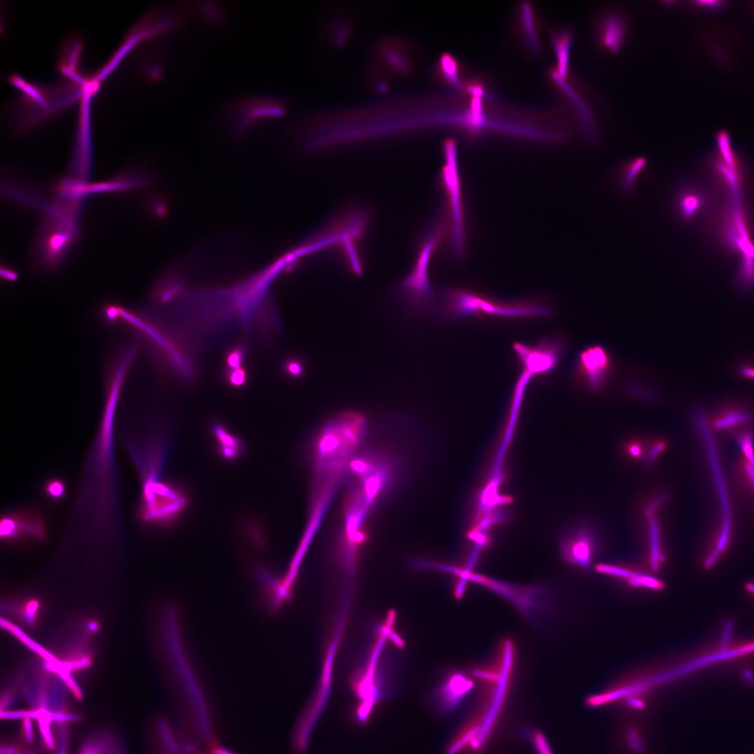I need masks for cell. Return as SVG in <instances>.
<instances>
[{"label": "cell", "mask_w": 754, "mask_h": 754, "mask_svg": "<svg viewBox=\"0 0 754 754\" xmlns=\"http://www.w3.org/2000/svg\"><path fill=\"white\" fill-rule=\"evenodd\" d=\"M339 547L360 553L368 538V523L376 507L391 491L394 483L384 469L373 465L354 468L348 475Z\"/></svg>", "instance_id": "cell-1"}, {"label": "cell", "mask_w": 754, "mask_h": 754, "mask_svg": "<svg viewBox=\"0 0 754 754\" xmlns=\"http://www.w3.org/2000/svg\"><path fill=\"white\" fill-rule=\"evenodd\" d=\"M516 662V647L511 639L500 644L491 665L474 667L471 674L481 683L478 704L463 726L487 745L497 728L509 696Z\"/></svg>", "instance_id": "cell-2"}, {"label": "cell", "mask_w": 754, "mask_h": 754, "mask_svg": "<svg viewBox=\"0 0 754 754\" xmlns=\"http://www.w3.org/2000/svg\"><path fill=\"white\" fill-rule=\"evenodd\" d=\"M440 314L449 321L466 318L526 319L549 318L554 310L538 299L500 301L465 289L444 291L437 308Z\"/></svg>", "instance_id": "cell-3"}, {"label": "cell", "mask_w": 754, "mask_h": 754, "mask_svg": "<svg viewBox=\"0 0 754 754\" xmlns=\"http://www.w3.org/2000/svg\"><path fill=\"white\" fill-rule=\"evenodd\" d=\"M392 625L389 622L385 624L368 663L360 666L350 681L354 697L350 716L359 727L368 725L380 706L392 698L399 688L395 675L388 668L379 665L385 643L395 634Z\"/></svg>", "instance_id": "cell-4"}, {"label": "cell", "mask_w": 754, "mask_h": 754, "mask_svg": "<svg viewBox=\"0 0 754 754\" xmlns=\"http://www.w3.org/2000/svg\"><path fill=\"white\" fill-rule=\"evenodd\" d=\"M180 613L164 614L163 635L166 665L175 683L191 704L200 735L211 739V728L205 699L184 642Z\"/></svg>", "instance_id": "cell-5"}, {"label": "cell", "mask_w": 754, "mask_h": 754, "mask_svg": "<svg viewBox=\"0 0 754 754\" xmlns=\"http://www.w3.org/2000/svg\"><path fill=\"white\" fill-rule=\"evenodd\" d=\"M437 570L453 575L459 578L456 592L463 594L468 583H474L493 592L511 604L533 625H538L546 613L549 612L550 596L541 585H522L478 574L464 572L459 567L439 564Z\"/></svg>", "instance_id": "cell-6"}, {"label": "cell", "mask_w": 754, "mask_h": 754, "mask_svg": "<svg viewBox=\"0 0 754 754\" xmlns=\"http://www.w3.org/2000/svg\"><path fill=\"white\" fill-rule=\"evenodd\" d=\"M159 474V471L144 473L140 515L147 524L168 527L180 519L189 501L181 488L160 479Z\"/></svg>", "instance_id": "cell-7"}, {"label": "cell", "mask_w": 754, "mask_h": 754, "mask_svg": "<svg viewBox=\"0 0 754 754\" xmlns=\"http://www.w3.org/2000/svg\"><path fill=\"white\" fill-rule=\"evenodd\" d=\"M287 111V104L279 98L246 96L231 102L225 108L223 120L232 135L241 138L258 126L284 117Z\"/></svg>", "instance_id": "cell-8"}, {"label": "cell", "mask_w": 754, "mask_h": 754, "mask_svg": "<svg viewBox=\"0 0 754 754\" xmlns=\"http://www.w3.org/2000/svg\"><path fill=\"white\" fill-rule=\"evenodd\" d=\"M443 151L445 164L442 171V182L448 201L452 249L453 254L459 260L463 257L465 251V227L455 141L447 140L444 144Z\"/></svg>", "instance_id": "cell-9"}, {"label": "cell", "mask_w": 754, "mask_h": 754, "mask_svg": "<svg viewBox=\"0 0 754 754\" xmlns=\"http://www.w3.org/2000/svg\"><path fill=\"white\" fill-rule=\"evenodd\" d=\"M445 232L444 222L437 223L429 231L420 247L413 270L400 285L411 304L417 308L430 306L434 299L429 279V266L433 254Z\"/></svg>", "instance_id": "cell-10"}, {"label": "cell", "mask_w": 754, "mask_h": 754, "mask_svg": "<svg viewBox=\"0 0 754 754\" xmlns=\"http://www.w3.org/2000/svg\"><path fill=\"white\" fill-rule=\"evenodd\" d=\"M474 685V681L464 670L453 668L446 671L431 695L432 708L442 716L452 714L464 703Z\"/></svg>", "instance_id": "cell-11"}, {"label": "cell", "mask_w": 754, "mask_h": 754, "mask_svg": "<svg viewBox=\"0 0 754 754\" xmlns=\"http://www.w3.org/2000/svg\"><path fill=\"white\" fill-rule=\"evenodd\" d=\"M77 234L75 219L62 218L46 227L39 243L38 249L43 262L49 267H55L63 261L73 247Z\"/></svg>", "instance_id": "cell-12"}, {"label": "cell", "mask_w": 754, "mask_h": 754, "mask_svg": "<svg viewBox=\"0 0 754 754\" xmlns=\"http://www.w3.org/2000/svg\"><path fill=\"white\" fill-rule=\"evenodd\" d=\"M599 549L596 533L590 526L579 525L565 533L560 543L563 558L569 565L589 569Z\"/></svg>", "instance_id": "cell-13"}, {"label": "cell", "mask_w": 754, "mask_h": 754, "mask_svg": "<svg viewBox=\"0 0 754 754\" xmlns=\"http://www.w3.org/2000/svg\"><path fill=\"white\" fill-rule=\"evenodd\" d=\"M0 531L2 538L8 540L41 539L46 534L44 521L38 515L26 511L7 514L2 518Z\"/></svg>", "instance_id": "cell-14"}, {"label": "cell", "mask_w": 754, "mask_h": 754, "mask_svg": "<svg viewBox=\"0 0 754 754\" xmlns=\"http://www.w3.org/2000/svg\"><path fill=\"white\" fill-rule=\"evenodd\" d=\"M609 355L601 347H592L583 352L579 358V370L587 384L594 390L604 386L610 370Z\"/></svg>", "instance_id": "cell-15"}, {"label": "cell", "mask_w": 754, "mask_h": 754, "mask_svg": "<svg viewBox=\"0 0 754 754\" xmlns=\"http://www.w3.org/2000/svg\"><path fill=\"white\" fill-rule=\"evenodd\" d=\"M596 570L599 574L627 581L633 587L657 592L665 587L664 583L653 575L621 565L601 564L596 566Z\"/></svg>", "instance_id": "cell-16"}, {"label": "cell", "mask_w": 754, "mask_h": 754, "mask_svg": "<svg viewBox=\"0 0 754 754\" xmlns=\"http://www.w3.org/2000/svg\"><path fill=\"white\" fill-rule=\"evenodd\" d=\"M665 500L666 496L659 495L648 505L645 510L649 525L650 565L654 572H657L660 569L664 561L661 545L660 526L655 513Z\"/></svg>", "instance_id": "cell-17"}, {"label": "cell", "mask_w": 754, "mask_h": 754, "mask_svg": "<svg viewBox=\"0 0 754 754\" xmlns=\"http://www.w3.org/2000/svg\"><path fill=\"white\" fill-rule=\"evenodd\" d=\"M625 21L619 15L610 14L602 20L599 38L601 45L610 53L619 52L626 38Z\"/></svg>", "instance_id": "cell-18"}, {"label": "cell", "mask_w": 754, "mask_h": 754, "mask_svg": "<svg viewBox=\"0 0 754 754\" xmlns=\"http://www.w3.org/2000/svg\"><path fill=\"white\" fill-rule=\"evenodd\" d=\"M216 448L219 455L226 461L234 462L245 452V444L238 436L220 424L212 428Z\"/></svg>", "instance_id": "cell-19"}, {"label": "cell", "mask_w": 754, "mask_h": 754, "mask_svg": "<svg viewBox=\"0 0 754 754\" xmlns=\"http://www.w3.org/2000/svg\"><path fill=\"white\" fill-rule=\"evenodd\" d=\"M401 43L397 40L388 41L381 44L377 49L379 59L386 66L391 72L399 75L406 74L411 68L406 56L402 50Z\"/></svg>", "instance_id": "cell-20"}, {"label": "cell", "mask_w": 754, "mask_h": 754, "mask_svg": "<svg viewBox=\"0 0 754 754\" xmlns=\"http://www.w3.org/2000/svg\"><path fill=\"white\" fill-rule=\"evenodd\" d=\"M574 41V34L568 30L554 32L552 36V45L558 59L557 73L563 79L568 74L570 53Z\"/></svg>", "instance_id": "cell-21"}, {"label": "cell", "mask_w": 754, "mask_h": 754, "mask_svg": "<svg viewBox=\"0 0 754 754\" xmlns=\"http://www.w3.org/2000/svg\"><path fill=\"white\" fill-rule=\"evenodd\" d=\"M647 165L648 162L644 158H634L622 164L619 173V182L625 195L632 194Z\"/></svg>", "instance_id": "cell-22"}, {"label": "cell", "mask_w": 754, "mask_h": 754, "mask_svg": "<svg viewBox=\"0 0 754 754\" xmlns=\"http://www.w3.org/2000/svg\"><path fill=\"white\" fill-rule=\"evenodd\" d=\"M751 411L747 406L732 404L724 407L715 417V425L720 428L735 427L751 418Z\"/></svg>", "instance_id": "cell-23"}, {"label": "cell", "mask_w": 754, "mask_h": 754, "mask_svg": "<svg viewBox=\"0 0 754 754\" xmlns=\"http://www.w3.org/2000/svg\"><path fill=\"white\" fill-rule=\"evenodd\" d=\"M521 22L526 44L534 53H538L540 45L536 19L532 8L527 3H524L521 6Z\"/></svg>", "instance_id": "cell-24"}, {"label": "cell", "mask_w": 754, "mask_h": 754, "mask_svg": "<svg viewBox=\"0 0 754 754\" xmlns=\"http://www.w3.org/2000/svg\"><path fill=\"white\" fill-rule=\"evenodd\" d=\"M699 194L691 189L681 187L677 197L679 214L684 219L692 218L700 207Z\"/></svg>", "instance_id": "cell-25"}, {"label": "cell", "mask_w": 754, "mask_h": 754, "mask_svg": "<svg viewBox=\"0 0 754 754\" xmlns=\"http://www.w3.org/2000/svg\"><path fill=\"white\" fill-rule=\"evenodd\" d=\"M439 67L448 84L458 89L462 88L463 84L459 75L458 62L453 56L448 53L442 55L439 61Z\"/></svg>", "instance_id": "cell-26"}, {"label": "cell", "mask_w": 754, "mask_h": 754, "mask_svg": "<svg viewBox=\"0 0 754 754\" xmlns=\"http://www.w3.org/2000/svg\"><path fill=\"white\" fill-rule=\"evenodd\" d=\"M196 6V11L203 20L213 26H218L224 21V13L221 6L215 3H203Z\"/></svg>", "instance_id": "cell-27"}, {"label": "cell", "mask_w": 754, "mask_h": 754, "mask_svg": "<svg viewBox=\"0 0 754 754\" xmlns=\"http://www.w3.org/2000/svg\"><path fill=\"white\" fill-rule=\"evenodd\" d=\"M666 444L661 440H655L649 443L648 450L645 460L646 466L652 465L659 458L660 455L665 451Z\"/></svg>", "instance_id": "cell-28"}, {"label": "cell", "mask_w": 754, "mask_h": 754, "mask_svg": "<svg viewBox=\"0 0 754 754\" xmlns=\"http://www.w3.org/2000/svg\"><path fill=\"white\" fill-rule=\"evenodd\" d=\"M245 358V352L243 348L236 347L229 350L227 353L226 361L228 370H238L243 368L242 366Z\"/></svg>", "instance_id": "cell-29"}, {"label": "cell", "mask_w": 754, "mask_h": 754, "mask_svg": "<svg viewBox=\"0 0 754 754\" xmlns=\"http://www.w3.org/2000/svg\"><path fill=\"white\" fill-rule=\"evenodd\" d=\"M645 446V444L641 440H632L627 444L626 453L633 460H643L645 462L648 450V447L646 450Z\"/></svg>", "instance_id": "cell-30"}, {"label": "cell", "mask_w": 754, "mask_h": 754, "mask_svg": "<svg viewBox=\"0 0 754 754\" xmlns=\"http://www.w3.org/2000/svg\"><path fill=\"white\" fill-rule=\"evenodd\" d=\"M45 492L50 498L59 500L64 496L66 487L61 480L52 479L46 484Z\"/></svg>", "instance_id": "cell-31"}, {"label": "cell", "mask_w": 754, "mask_h": 754, "mask_svg": "<svg viewBox=\"0 0 754 754\" xmlns=\"http://www.w3.org/2000/svg\"><path fill=\"white\" fill-rule=\"evenodd\" d=\"M227 379L230 385L233 386H242L245 384L247 379L246 371L243 368L229 370Z\"/></svg>", "instance_id": "cell-32"}, {"label": "cell", "mask_w": 754, "mask_h": 754, "mask_svg": "<svg viewBox=\"0 0 754 754\" xmlns=\"http://www.w3.org/2000/svg\"><path fill=\"white\" fill-rule=\"evenodd\" d=\"M533 742L539 754H553L543 734L536 733L533 736Z\"/></svg>", "instance_id": "cell-33"}, {"label": "cell", "mask_w": 754, "mask_h": 754, "mask_svg": "<svg viewBox=\"0 0 754 754\" xmlns=\"http://www.w3.org/2000/svg\"><path fill=\"white\" fill-rule=\"evenodd\" d=\"M285 368L286 372L292 376H297L302 373V366L299 362L295 360H290L286 363Z\"/></svg>", "instance_id": "cell-34"}, {"label": "cell", "mask_w": 754, "mask_h": 754, "mask_svg": "<svg viewBox=\"0 0 754 754\" xmlns=\"http://www.w3.org/2000/svg\"><path fill=\"white\" fill-rule=\"evenodd\" d=\"M23 728L24 738H25V739L26 740V742L28 743H31L32 742L33 737H34L33 728H32V722H31V719H23Z\"/></svg>", "instance_id": "cell-35"}, {"label": "cell", "mask_w": 754, "mask_h": 754, "mask_svg": "<svg viewBox=\"0 0 754 754\" xmlns=\"http://www.w3.org/2000/svg\"><path fill=\"white\" fill-rule=\"evenodd\" d=\"M740 374L748 379H754V367L751 366H742L739 369Z\"/></svg>", "instance_id": "cell-36"}, {"label": "cell", "mask_w": 754, "mask_h": 754, "mask_svg": "<svg viewBox=\"0 0 754 754\" xmlns=\"http://www.w3.org/2000/svg\"><path fill=\"white\" fill-rule=\"evenodd\" d=\"M746 589L754 596V583H748Z\"/></svg>", "instance_id": "cell-37"}, {"label": "cell", "mask_w": 754, "mask_h": 754, "mask_svg": "<svg viewBox=\"0 0 754 754\" xmlns=\"http://www.w3.org/2000/svg\"><path fill=\"white\" fill-rule=\"evenodd\" d=\"M21 754H35V752H34V751H28V752H23Z\"/></svg>", "instance_id": "cell-38"}]
</instances>
